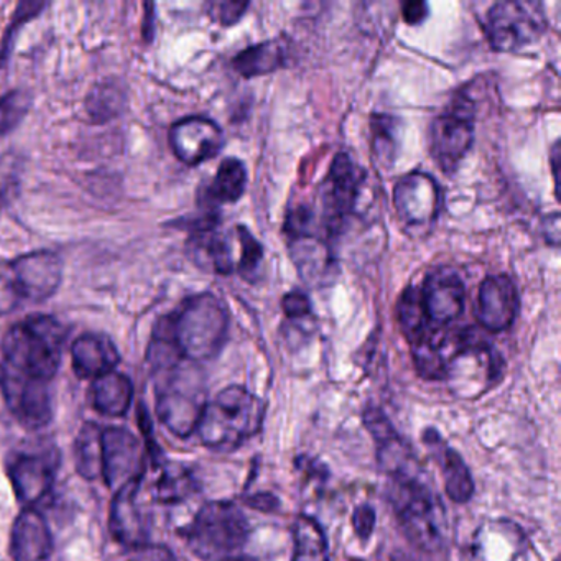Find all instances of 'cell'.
I'll list each match as a JSON object with an SVG mask.
<instances>
[{"label":"cell","mask_w":561,"mask_h":561,"mask_svg":"<svg viewBox=\"0 0 561 561\" xmlns=\"http://www.w3.org/2000/svg\"><path fill=\"white\" fill-rule=\"evenodd\" d=\"M157 389V415L170 433L188 438L198 428L206 407L202 379L190 370L176 367Z\"/></svg>","instance_id":"6"},{"label":"cell","mask_w":561,"mask_h":561,"mask_svg":"<svg viewBox=\"0 0 561 561\" xmlns=\"http://www.w3.org/2000/svg\"><path fill=\"white\" fill-rule=\"evenodd\" d=\"M248 185V172L244 163L238 159L222 160L215 179L206 186L203 199L209 209L218 205H231L242 198Z\"/></svg>","instance_id":"27"},{"label":"cell","mask_w":561,"mask_h":561,"mask_svg":"<svg viewBox=\"0 0 561 561\" xmlns=\"http://www.w3.org/2000/svg\"><path fill=\"white\" fill-rule=\"evenodd\" d=\"M366 173L353 162L347 153H337L331 163L330 172L321 185V205H323V225L334 234L347 216L356 211L360 193L364 190Z\"/></svg>","instance_id":"10"},{"label":"cell","mask_w":561,"mask_h":561,"mask_svg":"<svg viewBox=\"0 0 561 561\" xmlns=\"http://www.w3.org/2000/svg\"><path fill=\"white\" fill-rule=\"evenodd\" d=\"M543 234L547 238L548 244L554 245V248L560 244V215L558 213H553V215L545 219Z\"/></svg>","instance_id":"45"},{"label":"cell","mask_w":561,"mask_h":561,"mask_svg":"<svg viewBox=\"0 0 561 561\" xmlns=\"http://www.w3.org/2000/svg\"><path fill=\"white\" fill-rule=\"evenodd\" d=\"M169 140L180 162L196 167L219 156L225 147V133L215 121L192 116L170 127Z\"/></svg>","instance_id":"14"},{"label":"cell","mask_w":561,"mask_h":561,"mask_svg":"<svg viewBox=\"0 0 561 561\" xmlns=\"http://www.w3.org/2000/svg\"><path fill=\"white\" fill-rule=\"evenodd\" d=\"M236 232H238V241L239 245H241L238 271L242 277L251 278L255 271H257L259 265L262 264L264 249H262L261 242L252 236V232L245 226H238Z\"/></svg>","instance_id":"37"},{"label":"cell","mask_w":561,"mask_h":561,"mask_svg":"<svg viewBox=\"0 0 561 561\" xmlns=\"http://www.w3.org/2000/svg\"><path fill=\"white\" fill-rule=\"evenodd\" d=\"M453 346V336L430 328L412 344L413 360L420 376L430 380L445 379L446 360Z\"/></svg>","instance_id":"26"},{"label":"cell","mask_w":561,"mask_h":561,"mask_svg":"<svg viewBox=\"0 0 561 561\" xmlns=\"http://www.w3.org/2000/svg\"><path fill=\"white\" fill-rule=\"evenodd\" d=\"M282 308H284L285 314L294 321L308 320V318L313 317L310 298L300 290H294L285 295L284 300H282Z\"/></svg>","instance_id":"41"},{"label":"cell","mask_w":561,"mask_h":561,"mask_svg":"<svg viewBox=\"0 0 561 561\" xmlns=\"http://www.w3.org/2000/svg\"><path fill=\"white\" fill-rule=\"evenodd\" d=\"M215 228L190 232L188 251L198 265L219 275H229L234 271L232 249L228 238Z\"/></svg>","instance_id":"23"},{"label":"cell","mask_w":561,"mask_h":561,"mask_svg":"<svg viewBox=\"0 0 561 561\" xmlns=\"http://www.w3.org/2000/svg\"><path fill=\"white\" fill-rule=\"evenodd\" d=\"M351 561H359V560H351Z\"/></svg>","instance_id":"50"},{"label":"cell","mask_w":561,"mask_h":561,"mask_svg":"<svg viewBox=\"0 0 561 561\" xmlns=\"http://www.w3.org/2000/svg\"><path fill=\"white\" fill-rule=\"evenodd\" d=\"M84 107L93 123L104 124L116 119L127 107L126 87L117 78H104L93 84L84 101Z\"/></svg>","instance_id":"28"},{"label":"cell","mask_w":561,"mask_h":561,"mask_svg":"<svg viewBox=\"0 0 561 561\" xmlns=\"http://www.w3.org/2000/svg\"><path fill=\"white\" fill-rule=\"evenodd\" d=\"M0 389L5 405L25 428H44L54 419V396L48 383L0 376Z\"/></svg>","instance_id":"16"},{"label":"cell","mask_w":561,"mask_h":561,"mask_svg":"<svg viewBox=\"0 0 561 561\" xmlns=\"http://www.w3.org/2000/svg\"><path fill=\"white\" fill-rule=\"evenodd\" d=\"M374 150L380 160L392 162L396 159V121L393 117L377 114L373 117Z\"/></svg>","instance_id":"38"},{"label":"cell","mask_w":561,"mask_h":561,"mask_svg":"<svg viewBox=\"0 0 561 561\" xmlns=\"http://www.w3.org/2000/svg\"><path fill=\"white\" fill-rule=\"evenodd\" d=\"M264 410L262 400L244 387H228L206 403L196 432L209 449L234 451L261 432Z\"/></svg>","instance_id":"3"},{"label":"cell","mask_w":561,"mask_h":561,"mask_svg":"<svg viewBox=\"0 0 561 561\" xmlns=\"http://www.w3.org/2000/svg\"><path fill=\"white\" fill-rule=\"evenodd\" d=\"M397 317L410 344L419 341L430 330V318L420 288L409 287L400 295Z\"/></svg>","instance_id":"31"},{"label":"cell","mask_w":561,"mask_h":561,"mask_svg":"<svg viewBox=\"0 0 561 561\" xmlns=\"http://www.w3.org/2000/svg\"><path fill=\"white\" fill-rule=\"evenodd\" d=\"M91 397H93L94 410L101 415L124 416L133 405V380L126 374L113 370L93 380Z\"/></svg>","instance_id":"25"},{"label":"cell","mask_w":561,"mask_h":561,"mask_svg":"<svg viewBox=\"0 0 561 561\" xmlns=\"http://www.w3.org/2000/svg\"><path fill=\"white\" fill-rule=\"evenodd\" d=\"M285 47L277 41L252 45L232 60V67L241 77L254 78L272 73L285 65Z\"/></svg>","instance_id":"29"},{"label":"cell","mask_w":561,"mask_h":561,"mask_svg":"<svg viewBox=\"0 0 561 561\" xmlns=\"http://www.w3.org/2000/svg\"><path fill=\"white\" fill-rule=\"evenodd\" d=\"M423 442L442 468L448 497L456 504H466L474 494V482H472L471 472H469L465 459L446 445L445 439H442L436 430L426 428L423 433Z\"/></svg>","instance_id":"22"},{"label":"cell","mask_w":561,"mask_h":561,"mask_svg":"<svg viewBox=\"0 0 561 561\" xmlns=\"http://www.w3.org/2000/svg\"><path fill=\"white\" fill-rule=\"evenodd\" d=\"M140 484L142 481L133 482V484L119 489L114 494L110 514L111 534L119 543L126 545L133 550L147 545V538H149L147 517L137 502Z\"/></svg>","instance_id":"19"},{"label":"cell","mask_w":561,"mask_h":561,"mask_svg":"<svg viewBox=\"0 0 561 561\" xmlns=\"http://www.w3.org/2000/svg\"><path fill=\"white\" fill-rule=\"evenodd\" d=\"M545 24L540 4L504 0L489 9L485 35L494 50L512 54L537 42Z\"/></svg>","instance_id":"8"},{"label":"cell","mask_w":561,"mask_h":561,"mask_svg":"<svg viewBox=\"0 0 561 561\" xmlns=\"http://www.w3.org/2000/svg\"><path fill=\"white\" fill-rule=\"evenodd\" d=\"M393 206L405 225L425 226L435 221L442 206L438 183L425 172H410L393 188Z\"/></svg>","instance_id":"15"},{"label":"cell","mask_w":561,"mask_h":561,"mask_svg":"<svg viewBox=\"0 0 561 561\" xmlns=\"http://www.w3.org/2000/svg\"><path fill=\"white\" fill-rule=\"evenodd\" d=\"M520 310L517 287L508 275H489L479 287L476 318L484 330H508Z\"/></svg>","instance_id":"17"},{"label":"cell","mask_w":561,"mask_h":561,"mask_svg":"<svg viewBox=\"0 0 561 561\" xmlns=\"http://www.w3.org/2000/svg\"><path fill=\"white\" fill-rule=\"evenodd\" d=\"M68 328L50 314H31L15 323L2 341L0 376L51 383L60 369Z\"/></svg>","instance_id":"1"},{"label":"cell","mask_w":561,"mask_h":561,"mask_svg":"<svg viewBox=\"0 0 561 561\" xmlns=\"http://www.w3.org/2000/svg\"><path fill=\"white\" fill-rule=\"evenodd\" d=\"M156 489L157 499L162 504H179L196 491L195 476L185 465L167 462L162 466Z\"/></svg>","instance_id":"33"},{"label":"cell","mask_w":561,"mask_h":561,"mask_svg":"<svg viewBox=\"0 0 561 561\" xmlns=\"http://www.w3.org/2000/svg\"><path fill=\"white\" fill-rule=\"evenodd\" d=\"M558 163H560V147H558V142L554 144L553 152H551V169H553V176H554V188H557V195H558Z\"/></svg>","instance_id":"47"},{"label":"cell","mask_w":561,"mask_h":561,"mask_svg":"<svg viewBox=\"0 0 561 561\" xmlns=\"http://www.w3.org/2000/svg\"><path fill=\"white\" fill-rule=\"evenodd\" d=\"M47 2H35V0H25L18 5V11L14 12L11 24H9L8 31H5L4 38H2V45H0V64H4L8 60L9 55L12 51V41L15 35L21 31L22 25L27 22L34 21L37 15L47 9Z\"/></svg>","instance_id":"36"},{"label":"cell","mask_w":561,"mask_h":561,"mask_svg":"<svg viewBox=\"0 0 561 561\" xmlns=\"http://www.w3.org/2000/svg\"><path fill=\"white\" fill-rule=\"evenodd\" d=\"M147 449L130 430L110 426L103 430V478L114 492L142 481Z\"/></svg>","instance_id":"12"},{"label":"cell","mask_w":561,"mask_h":561,"mask_svg":"<svg viewBox=\"0 0 561 561\" xmlns=\"http://www.w3.org/2000/svg\"><path fill=\"white\" fill-rule=\"evenodd\" d=\"M353 527L357 537L366 541L373 535L374 527H376V511L369 504L359 505L354 511Z\"/></svg>","instance_id":"42"},{"label":"cell","mask_w":561,"mask_h":561,"mask_svg":"<svg viewBox=\"0 0 561 561\" xmlns=\"http://www.w3.org/2000/svg\"><path fill=\"white\" fill-rule=\"evenodd\" d=\"M156 327L167 334L183 360L205 363L221 353L228 340L229 313L211 291L192 295Z\"/></svg>","instance_id":"2"},{"label":"cell","mask_w":561,"mask_h":561,"mask_svg":"<svg viewBox=\"0 0 561 561\" xmlns=\"http://www.w3.org/2000/svg\"><path fill=\"white\" fill-rule=\"evenodd\" d=\"M146 9H149V12H146L147 18H149V22L144 24V37L150 42V38H152V22H150V19L153 18V4H147Z\"/></svg>","instance_id":"48"},{"label":"cell","mask_w":561,"mask_h":561,"mask_svg":"<svg viewBox=\"0 0 561 561\" xmlns=\"http://www.w3.org/2000/svg\"><path fill=\"white\" fill-rule=\"evenodd\" d=\"M420 290L430 323L445 327L461 317L466 304V288L455 268L446 265L436 267L430 272Z\"/></svg>","instance_id":"18"},{"label":"cell","mask_w":561,"mask_h":561,"mask_svg":"<svg viewBox=\"0 0 561 561\" xmlns=\"http://www.w3.org/2000/svg\"><path fill=\"white\" fill-rule=\"evenodd\" d=\"M54 551V537L44 515L37 508L25 507L15 518L11 534L14 561H47Z\"/></svg>","instance_id":"20"},{"label":"cell","mask_w":561,"mask_h":561,"mask_svg":"<svg viewBox=\"0 0 561 561\" xmlns=\"http://www.w3.org/2000/svg\"><path fill=\"white\" fill-rule=\"evenodd\" d=\"M32 103L34 98L24 90H12L0 96V136H8L15 127L21 126L32 110Z\"/></svg>","instance_id":"34"},{"label":"cell","mask_w":561,"mask_h":561,"mask_svg":"<svg viewBox=\"0 0 561 561\" xmlns=\"http://www.w3.org/2000/svg\"><path fill=\"white\" fill-rule=\"evenodd\" d=\"M25 304H44L64 282L65 262L55 251H34L9 261Z\"/></svg>","instance_id":"13"},{"label":"cell","mask_w":561,"mask_h":561,"mask_svg":"<svg viewBox=\"0 0 561 561\" xmlns=\"http://www.w3.org/2000/svg\"><path fill=\"white\" fill-rule=\"evenodd\" d=\"M248 504L251 505L252 508H259V511H274L277 507V499L272 494H257L254 497L248 499Z\"/></svg>","instance_id":"46"},{"label":"cell","mask_w":561,"mask_h":561,"mask_svg":"<svg viewBox=\"0 0 561 561\" xmlns=\"http://www.w3.org/2000/svg\"><path fill=\"white\" fill-rule=\"evenodd\" d=\"M291 257H294L297 271L308 284H323L331 275L334 261L328 249L324 238L318 236H301L290 239Z\"/></svg>","instance_id":"24"},{"label":"cell","mask_w":561,"mask_h":561,"mask_svg":"<svg viewBox=\"0 0 561 561\" xmlns=\"http://www.w3.org/2000/svg\"><path fill=\"white\" fill-rule=\"evenodd\" d=\"M75 465L88 481L103 478V430L93 422L81 426L75 439Z\"/></svg>","instance_id":"30"},{"label":"cell","mask_w":561,"mask_h":561,"mask_svg":"<svg viewBox=\"0 0 561 561\" xmlns=\"http://www.w3.org/2000/svg\"><path fill=\"white\" fill-rule=\"evenodd\" d=\"M24 160L14 152L0 156V203L8 206L21 192Z\"/></svg>","instance_id":"35"},{"label":"cell","mask_w":561,"mask_h":561,"mask_svg":"<svg viewBox=\"0 0 561 561\" xmlns=\"http://www.w3.org/2000/svg\"><path fill=\"white\" fill-rule=\"evenodd\" d=\"M428 11L426 2H407L402 5L403 21L409 25H420L428 18Z\"/></svg>","instance_id":"44"},{"label":"cell","mask_w":561,"mask_h":561,"mask_svg":"<svg viewBox=\"0 0 561 561\" xmlns=\"http://www.w3.org/2000/svg\"><path fill=\"white\" fill-rule=\"evenodd\" d=\"M60 455L57 449L14 453L8 462V474L15 497L24 507H37L54 491Z\"/></svg>","instance_id":"11"},{"label":"cell","mask_w":561,"mask_h":561,"mask_svg":"<svg viewBox=\"0 0 561 561\" xmlns=\"http://www.w3.org/2000/svg\"><path fill=\"white\" fill-rule=\"evenodd\" d=\"M390 502L403 534L416 547L432 550L442 543L445 511L438 495L419 478V472H403L390 478Z\"/></svg>","instance_id":"4"},{"label":"cell","mask_w":561,"mask_h":561,"mask_svg":"<svg viewBox=\"0 0 561 561\" xmlns=\"http://www.w3.org/2000/svg\"><path fill=\"white\" fill-rule=\"evenodd\" d=\"M183 535L196 557L206 561L232 560L248 541V518L232 502H208L199 508Z\"/></svg>","instance_id":"5"},{"label":"cell","mask_w":561,"mask_h":561,"mask_svg":"<svg viewBox=\"0 0 561 561\" xmlns=\"http://www.w3.org/2000/svg\"><path fill=\"white\" fill-rule=\"evenodd\" d=\"M248 8V2H211L208 5V12L213 21L229 27L241 21Z\"/></svg>","instance_id":"40"},{"label":"cell","mask_w":561,"mask_h":561,"mask_svg":"<svg viewBox=\"0 0 561 561\" xmlns=\"http://www.w3.org/2000/svg\"><path fill=\"white\" fill-rule=\"evenodd\" d=\"M129 561H176L175 554L163 545H144L136 548Z\"/></svg>","instance_id":"43"},{"label":"cell","mask_w":561,"mask_h":561,"mask_svg":"<svg viewBox=\"0 0 561 561\" xmlns=\"http://www.w3.org/2000/svg\"><path fill=\"white\" fill-rule=\"evenodd\" d=\"M502 359L491 344L479 340L472 331L453 336V346L446 360L445 379L455 392L471 397L472 390L482 392L501 374Z\"/></svg>","instance_id":"7"},{"label":"cell","mask_w":561,"mask_h":561,"mask_svg":"<svg viewBox=\"0 0 561 561\" xmlns=\"http://www.w3.org/2000/svg\"><path fill=\"white\" fill-rule=\"evenodd\" d=\"M24 307L14 272L9 262H0V317L14 313L19 308Z\"/></svg>","instance_id":"39"},{"label":"cell","mask_w":561,"mask_h":561,"mask_svg":"<svg viewBox=\"0 0 561 561\" xmlns=\"http://www.w3.org/2000/svg\"><path fill=\"white\" fill-rule=\"evenodd\" d=\"M558 561V560H557Z\"/></svg>","instance_id":"51"},{"label":"cell","mask_w":561,"mask_h":561,"mask_svg":"<svg viewBox=\"0 0 561 561\" xmlns=\"http://www.w3.org/2000/svg\"><path fill=\"white\" fill-rule=\"evenodd\" d=\"M228 561H257V560H254V558H232V560H228Z\"/></svg>","instance_id":"49"},{"label":"cell","mask_w":561,"mask_h":561,"mask_svg":"<svg viewBox=\"0 0 561 561\" xmlns=\"http://www.w3.org/2000/svg\"><path fill=\"white\" fill-rule=\"evenodd\" d=\"M476 107L471 98L458 93L445 113L430 127V150L445 172L459 165L474 142Z\"/></svg>","instance_id":"9"},{"label":"cell","mask_w":561,"mask_h":561,"mask_svg":"<svg viewBox=\"0 0 561 561\" xmlns=\"http://www.w3.org/2000/svg\"><path fill=\"white\" fill-rule=\"evenodd\" d=\"M294 561H330L327 537L314 518L301 515L295 522Z\"/></svg>","instance_id":"32"},{"label":"cell","mask_w":561,"mask_h":561,"mask_svg":"<svg viewBox=\"0 0 561 561\" xmlns=\"http://www.w3.org/2000/svg\"><path fill=\"white\" fill-rule=\"evenodd\" d=\"M121 353L106 334L87 333L71 344V364L80 379H98L116 370Z\"/></svg>","instance_id":"21"}]
</instances>
